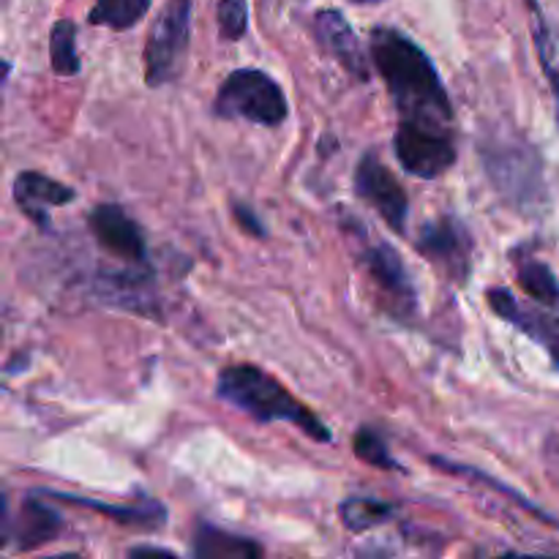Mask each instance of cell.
Listing matches in <instances>:
<instances>
[{
	"instance_id": "6da1fadb",
	"label": "cell",
	"mask_w": 559,
	"mask_h": 559,
	"mask_svg": "<svg viewBox=\"0 0 559 559\" xmlns=\"http://www.w3.org/2000/svg\"><path fill=\"white\" fill-rule=\"evenodd\" d=\"M369 58L402 118L453 120L451 98L429 55L396 27H374Z\"/></svg>"
},
{
	"instance_id": "7a4b0ae2",
	"label": "cell",
	"mask_w": 559,
	"mask_h": 559,
	"mask_svg": "<svg viewBox=\"0 0 559 559\" xmlns=\"http://www.w3.org/2000/svg\"><path fill=\"white\" fill-rule=\"evenodd\" d=\"M216 396L254 418L257 424H289L317 442L333 440L331 429L260 366H224L216 377Z\"/></svg>"
},
{
	"instance_id": "3957f363",
	"label": "cell",
	"mask_w": 559,
	"mask_h": 559,
	"mask_svg": "<svg viewBox=\"0 0 559 559\" xmlns=\"http://www.w3.org/2000/svg\"><path fill=\"white\" fill-rule=\"evenodd\" d=\"M213 112L224 120H249V123L276 129L287 120L289 107L282 85L260 69H238L227 74L213 98Z\"/></svg>"
},
{
	"instance_id": "277c9868",
	"label": "cell",
	"mask_w": 559,
	"mask_h": 559,
	"mask_svg": "<svg viewBox=\"0 0 559 559\" xmlns=\"http://www.w3.org/2000/svg\"><path fill=\"white\" fill-rule=\"evenodd\" d=\"M484 169L495 189L516 207H535L544 202V167L535 147L519 140H495L478 147Z\"/></svg>"
},
{
	"instance_id": "5b68a950",
	"label": "cell",
	"mask_w": 559,
	"mask_h": 559,
	"mask_svg": "<svg viewBox=\"0 0 559 559\" xmlns=\"http://www.w3.org/2000/svg\"><path fill=\"white\" fill-rule=\"evenodd\" d=\"M393 153L404 173L424 180L440 178L456 164L451 120L402 118L393 136Z\"/></svg>"
},
{
	"instance_id": "8992f818",
	"label": "cell",
	"mask_w": 559,
	"mask_h": 559,
	"mask_svg": "<svg viewBox=\"0 0 559 559\" xmlns=\"http://www.w3.org/2000/svg\"><path fill=\"white\" fill-rule=\"evenodd\" d=\"M191 41V0H167L145 41V82L162 87L178 80Z\"/></svg>"
},
{
	"instance_id": "52a82bcc",
	"label": "cell",
	"mask_w": 559,
	"mask_h": 559,
	"mask_svg": "<svg viewBox=\"0 0 559 559\" xmlns=\"http://www.w3.org/2000/svg\"><path fill=\"white\" fill-rule=\"evenodd\" d=\"M415 249L429 265L445 273L453 282H467L473 271V235L456 216H440L426 222L415 238Z\"/></svg>"
},
{
	"instance_id": "ba28073f",
	"label": "cell",
	"mask_w": 559,
	"mask_h": 559,
	"mask_svg": "<svg viewBox=\"0 0 559 559\" xmlns=\"http://www.w3.org/2000/svg\"><path fill=\"white\" fill-rule=\"evenodd\" d=\"M355 194L366 205L374 207L393 233H407L409 197L404 191V186L399 183L396 175L385 167V162L374 151L366 153L358 162V167H355Z\"/></svg>"
},
{
	"instance_id": "9c48e42d",
	"label": "cell",
	"mask_w": 559,
	"mask_h": 559,
	"mask_svg": "<svg viewBox=\"0 0 559 559\" xmlns=\"http://www.w3.org/2000/svg\"><path fill=\"white\" fill-rule=\"evenodd\" d=\"M489 306L500 320H506L508 325H513L516 331H522L524 336H530L533 342H538L540 347H546L551 364L559 371V309H546V306H524L513 298L511 289L491 287L489 293Z\"/></svg>"
},
{
	"instance_id": "30bf717a",
	"label": "cell",
	"mask_w": 559,
	"mask_h": 559,
	"mask_svg": "<svg viewBox=\"0 0 559 559\" xmlns=\"http://www.w3.org/2000/svg\"><path fill=\"white\" fill-rule=\"evenodd\" d=\"M87 227L107 254L129 265H147V240L142 227L120 205H96L87 216Z\"/></svg>"
},
{
	"instance_id": "8fae6325",
	"label": "cell",
	"mask_w": 559,
	"mask_h": 559,
	"mask_svg": "<svg viewBox=\"0 0 559 559\" xmlns=\"http://www.w3.org/2000/svg\"><path fill=\"white\" fill-rule=\"evenodd\" d=\"M360 262H364L366 273H369L371 282L377 284L382 295L393 304V311L396 314H413L415 304H418V293H415V284L409 278L407 265L399 257V251L393 246L382 243V240H374V243L366 246L360 251Z\"/></svg>"
},
{
	"instance_id": "7c38bea8",
	"label": "cell",
	"mask_w": 559,
	"mask_h": 559,
	"mask_svg": "<svg viewBox=\"0 0 559 559\" xmlns=\"http://www.w3.org/2000/svg\"><path fill=\"white\" fill-rule=\"evenodd\" d=\"M16 207L27 222L36 224L41 233H52V207H63L76 200V191L71 186L60 183V180L49 178V175L36 173V169H22L11 186Z\"/></svg>"
},
{
	"instance_id": "4fadbf2b",
	"label": "cell",
	"mask_w": 559,
	"mask_h": 559,
	"mask_svg": "<svg viewBox=\"0 0 559 559\" xmlns=\"http://www.w3.org/2000/svg\"><path fill=\"white\" fill-rule=\"evenodd\" d=\"M314 33L320 47L358 82H366L371 76V66L366 58V49L360 38L355 36L353 25L344 20L342 11L320 9L314 14Z\"/></svg>"
},
{
	"instance_id": "5bb4252c",
	"label": "cell",
	"mask_w": 559,
	"mask_h": 559,
	"mask_svg": "<svg viewBox=\"0 0 559 559\" xmlns=\"http://www.w3.org/2000/svg\"><path fill=\"white\" fill-rule=\"evenodd\" d=\"M44 497L55 502H69L76 508H91V511L102 513V516L112 519V522L123 524V527H136V530H158L167 524V508L162 506L153 497H136L129 506H109V502L91 500V497L80 495H66V491H41Z\"/></svg>"
},
{
	"instance_id": "9a60e30c",
	"label": "cell",
	"mask_w": 559,
	"mask_h": 559,
	"mask_svg": "<svg viewBox=\"0 0 559 559\" xmlns=\"http://www.w3.org/2000/svg\"><path fill=\"white\" fill-rule=\"evenodd\" d=\"M60 530H63V519L41 500L38 491H33V495H27L22 500L20 516H16V530L11 538H16V549L20 551H33L58 538Z\"/></svg>"
},
{
	"instance_id": "2e32d148",
	"label": "cell",
	"mask_w": 559,
	"mask_h": 559,
	"mask_svg": "<svg viewBox=\"0 0 559 559\" xmlns=\"http://www.w3.org/2000/svg\"><path fill=\"white\" fill-rule=\"evenodd\" d=\"M191 555L200 559H251L262 557V546L246 535L227 533L213 524H197L191 538Z\"/></svg>"
},
{
	"instance_id": "e0dca14e",
	"label": "cell",
	"mask_w": 559,
	"mask_h": 559,
	"mask_svg": "<svg viewBox=\"0 0 559 559\" xmlns=\"http://www.w3.org/2000/svg\"><path fill=\"white\" fill-rule=\"evenodd\" d=\"M396 508L391 502H382L377 497H347L338 506V516L349 533H369L371 527L391 522Z\"/></svg>"
},
{
	"instance_id": "ac0fdd59",
	"label": "cell",
	"mask_w": 559,
	"mask_h": 559,
	"mask_svg": "<svg viewBox=\"0 0 559 559\" xmlns=\"http://www.w3.org/2000/svg\"><path fill=\"white\" fill-rule=\"evenodd\" d=\"M147 11H151V0H96L87 22L109 27V31H129L145 20Z\"/></svg>"
},
{
	"instance_id": "d6986e66",
	"label": "cell",
	"mask_w": 559,
	"mask_h": 559,
	"mask_svg": "<svg viewBox=\"0 0 559 559\" xmlns=\"http://www.w3.org/2000/svg\"><path fill=\"white\" fill-rule=\"evenodd\" d=\"M49 63L58 76H76L82 71L80 52H76V25L71 20H58L49 33Z\"/></svg>"
},
{
	"instance_id": "ffe728a7",
	"label": "cell",
	"mask_w": 559,
	"mask_h": 559,
	"mask_svg": "<svg viewBox=\"0 0 559 559\" xmlns=\"http://www.w3.org/2000/svg\"><path fill=\"white\" fill-rule=\"evenodd\" d=\"M519 284L524 293L535 300V304L546 306V309H559V282L546 262L524 260L516 273Z\"/></svg>"
},
{
	"instance_id": "44dd1931",
	"label": "cell",
	"mask_w": 559,
	"mask_h": 559,
	"mask_svg": "<svg viewBox=\"0 0 559 559\" xmlns=\"http://www.w3.org/2000/svg\"><path fill=\"white\" fill-rule=\"evenodd\" d=\"M353 445H355V456H358L360 462L371 464V467L388 469V473L402 469V464H399L396 459L391 456V451H388V442L382 440L380 431L371 429V426H364V429L355 435Z\"/></svg>"
},
{
	"instance_id": "7402d4cb",
	"label": "cell",
	"mask_w": 559,
	"mask_h": 559,
	"mask_svg": "<svg viewBox=\"0 0 559 559\" xmlns=\"http://www.w3.org/2000/svg\"><path fill=\"white\" fill-rule=\"evenodd\" d=\"M216 20L224 41H240L249 31V0H218Z\"/></svg>"
},
{
	"instance_id": "603a6c76",
	"label": "cell",
	"mask_w": 559,
	"mask_h": 559,
	"mask_svg": "<svg viewBox=\"0 0 559 559\" xmlns=\"http://www.w3.org/2000/svg\"><path fill=\"white\" fill-rule=\"evenodd\" d=\"M530 11H533V25H535V44H538V52H540V63H544L546 74H549L551 87H555V96L559 104V71L555 69V44H551L549 36V25H546L544 14H540L538 3L535 0H527Z\"/></svg>"
},
{
	"instance_id": "cb8c5ba5",
	"label": "cell",
	"mask_w": 559,
	"mask_h": 559,
	"mask_svg": "<svg viewBox=\"0 0 559 559\" xmlns=\"http://www.w3.org/2000/svg\"><path fill=\"white\" fill-rule=\"evenodd\" d=\"M235 218H238V224L243 229H249L251 235H257V238H265V224L260 222V218L251 213L249 205H235Z\"/></svg>"
},
{
	"instance_id": "d4e9b609",
	"label": "cell",
	"mask_w": 559,
	"mask_h": 559,
	"mask_svg": "<svg viewBox=\"0 0 559 559\" xmlns=\"http://www.w3.org/2000/svg\"><path fill=\"white\" fill-rule=\"evenodd\" d=\"M129 555H169L167 549H158V546H134Z\"/></svg>"
},
{
	"instance_id": "484cf974",
	"label": "cell",
	"mask_w": 559,
	"mask_h": 559,
	"mask_svg": "<svg viewBox=\"0 0 559 559\" xmlns=\"http://www.w3.org/2000/svg\"><path fill=\"white\" fill-rule=\"evenodd\" d=\"M353 3H377V0H353Z\"/></svg>"
}]
</instances>
